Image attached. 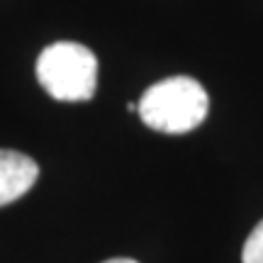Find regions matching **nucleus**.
I'll return each instance as SVG.
<instances>
[{
  "instance_id": "4",
  "label": "nucleus",
  "mask_w": 263,
  "mask_h": 263,
  "mask_svg": "<svg viewBox=\"0 0 263 263\" xmlns=\"http://www.w3.org/2000/svg\"><path fill=\"white\" fill-rule=\"evenodd\" d=\"M241 261L244 263H263V219L254 227V232L249 234L241 251Z\"/></svg>"
},
{
  "instance_id": "2",
  "label": "nucleus",
  "mask_w": 263,
  "mask_h": 263,
  "mask_svg": "<svg viewBox=\"0 0 263 263\" xmlns=\"http://www.w3.org/2000/svg\"><path fill=\"white\" fill-rule=\"evenodd\" d=\"M37 81L54 100L85 103L95 95L98 59L78 42L49 44L37 59Z\"/></svg>"
},
{
  "instance_id": "1",
  "label": "nucleus",
  "mask_w": 263,
  "mask_h": 263,
  "mask_svg": "<svg viewBox=\"0 0 263 263\" xmlns=\"http://www.w3.org/2000/svg\"><path fill=\"white\" fill-rule=\"evenodd\" d=\"M210 112L207 90L190 76H171L144 90L141 122L163 134H185L205 122Z\"/></svg>"
},
{
  "instance_id": "5",
  "label": "nucleus",
  "mask_w": 263,
  "mask_h": 263,
  "mask_svg": "<svg viewBox=\"0 0 263 263\" xmlns=\"http://www.w3.org/2000/svg\"><path fill=\"white\" fill-rule=\"evenodd\" d=\"M103 263H139V261H134V258H107Z\"/></svg>"
},
{
  "instance_id": "3",
  "label": "nucleus",
  "mask_w": 263,
  "mask_h": 263,
  "mask_svg": "<svg viewBox=\"0 0 263 263\" xmlns=\"http://www.w3.org/2000/svg\"><path fill=\"white\" fill-rule=\"evenodd\" d=\"M39 178V166L20 151L0 149V207L29 193Z\"/></svg>"
}]
</instances>
